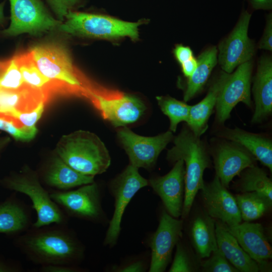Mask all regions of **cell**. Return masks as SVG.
<instances>
[{"instance_id": "obj_1", "label": "cell", "mask_w": 272, "mask_h": 272, "mask_svg": "<svg viewBox=\"0 0 272 272\" xmlns=\"http://www.w3.org/2000/svg\"><path fill=\"white\" fill-rule=\"evenodd\" d=\"M14 244L29 261L40 266L77 265L84 255L83 245L67 224L32 226L16 236Z\"/></svg>"}, {"instance_id": "obj_2", "label": "cell", "mask_w": 272, "mask_h": 272, "mask_svg": "<svg viewBox=\"0 0 272 272\" xmlns=\"http://www.w3.org/2000/svg\"><path fill=\"white\" fill-rule=\"evenodd\" d=\"M174 146L168 151L167 158L171 162L182 159L185 164L184 195L181 218L189 214L197 192L204 186L203 173L211 167L206 145L190 129L184 128L174 139Z\"/></svg>"}, {"instance_id": "obj_3", "label": "cell", "mask_w": 272, "mask_h": 272, "mask_svg": "<svg viewBox=\"0 0 272 272\" xmlns=\"http://www.w3.org/2000/svg\"><path fill=\"white\" fill-rule=\"evenodd\" d=\"M55 153L66 164L83 174L95 176L105 172L111 158L105 144L95 133L79 130L64 135Z\"/></svg>"}, {"instance_id": "obj_4", "label": "cell", "mask_w": 272, "mask_h": 272, "mask_svg": "<svg viewBox=\"0 0 272 272\" xmlns=\"http://www.w3.org/2000/svg\"><path fill=\"white\" fill-rule=\"evenodd\" d=\"M30 51L40 72L52 82L58 93L86 96L91 86L75 66L64 46L49 43Z\"/></svg>"}, {"instance_id": "obj_5", "label": "cell", "mask_w": 272, "mask_h": 272, "mask_svg": "<svg viewBox=\"0 0 272 272\" xmlns=\"http://www.w3.org/2000/svg\"><path fill=\"white\" fill-rule=\"evenodd\" d=\"M5 189L27 195L31 200L37 218L32 226L40 227L52 224H67L69 217L51 198L49 190L37 174L28 166L20 173H13L0 180Z\"/></svg>"}, {"instance_id": "obj_6", "label": "cell", "mask_w": 272, "mask_h": 272, "mask_svg": "<svg viewBox=\"0 0 272 272\" xmlns=\"http://www.w3.org/2000/svg\"><path fill=\"white\" fill-rule=\"evenodd\" d=\"M57 30L67 34L93 38L112 39L128 36L138 38L141 22H129L109 16L70 11ZM64 19V20H65Z\"/></svg>"}, {"instance_id": "obj_7", "label": "cell", "mask_w": 272, "mask_h": 272, "mask_svg": "<svg viewBox=\"0 0 272 272\" xmlns=\"http://www.w3.org/2000/svg\"><path fill=\"white\" fill-rule=\"evenodd\" d=\"M86 97L115 127H124L137 121L147 109L144 102L134 95L107 92L91 86Z\"/></svg>"}, {"instance_id": "obj_8", "label": "cell", "mask_w": 272, "mask_h": 272, "mask_svg": "<svg viewBox=\"0 0 272 272\" xmlns=\"http://www.w3.org/2000/svg\"><path fill=\"white\" fill-rule=\"evenodd\" d=\"M11 23L2 32L14 36L22 33L39 34L57 28L62 22L54 19L41 0H9Z\"/></svg>"}, {"instance_id": "obj_9", "label": "cell", "mask_w": 272, "mask_h": 272, "mask_svg": "<svg viewBox=\"0 0 272 272\" xmlns=\"http://www.w3.org/2000/svg\"><path fill=\"white\" fill-rule=\"evenodd\" d=\"M49 191L51 198L69 218L98 222L103 217L101 193L95 182L76 189Z\"/></svg>"}, {"instance_id": "obj_10", "label": "cell", "mask_w": 272, "mask_h": 272, "mask_svg": "<svg viewBox=\"0 0 272 272\" xmlns=\"http://www.w3.org/2000/svg\"><path fill=\"white\" fill-rule=\"evenodd\" d=\"M138 169L129 164L111 182L110 188L114 198V211L104 240L105 245L112 247L115 245L127 206L140 189L149 184L148 180L140 174Z\"/></svg>"}, {"instance_id": "obj_11", "label": "cell", "mask_w": 272, "mask_h": 272, "mask_svg": "<svg viewBox=\"0 0 272 272\" xmlns=\"http://www.w3.org/2000/svg\"><path fill=\"white\" fill-rule=\"evenodd\" d=\"M117 135L130 164L146 169L155 164L160 153L173 139L170 130L154 137H145L135 134L126 126L118 130Z\"/></svg>"}, {"instance_id": "obj_12", "label": "cell", "mask_w": 272, "mask_h": 272, "mask_svg": "<svg viewBox=\"0 0 272 272\" xmlns=\"http://www.w3.org/2000/svg\"><path fill=\"white\" fill-rule=\"evenodd\" d=\"M252 62L250 60L238 66L232 74H229L219 92L216 104L218 122L223 123L230 116L233 108L239 102L251 107V78Z\"/></svg>"}, {"instance_id": "obj_13", "label": "cell", "mask_w": 272, "mask_h": 272, "mask_svg": "<svg viewBox=\"0 0 272 272\" xmlns=\"http://www.w3.org/2000/svg\"><path fill=\"white\" fill-rule=\"evenodd\" d=\"M250 18L251 14L244 11L233 30L219 45L218 60L226 73L250 60L254 54V44L248 36Z\"/></svg>"}, {"instance_id": "obj_14", "label": "cell", "mask_w": 272, "mask_h": 272, "mask_svg": "<svg viewBox=\"0 0 272 272\" xmlns=\"http://www.w3.org/2000/svg\"><path fill=\"white\" fill-rule=\"evenodd\" d=\"M183 221L167 211L161 215L158 227L150 241L151 258L150 272H163L171 260L174 247L182 236Z\"/></svg>"}, {"instance_id": "obj_15", "label": "cell", "mask_w": 272, "mask_h": 272, "mask_svg": "<svg viewBox=\"0 0 272 272\" xmlns=\"http://www.w3.org/2000/svg\"><path fill=\"white\" fill-rule=\"evenodd\" d=\"M206 213L227 226L241 222L240 212L235 197L220 182L217 176L205 184L201 190Z\"/></svg>"}, {"instance_id": "obj_16", "label": "cell", "mask_w": 272, "mask_h": 272, "mask_svg": "<svg viewBox=\"0 0 272 272\" xmlns=\"http://www.w3.org/2000/svg\"><path fill=\"white\" fill-rule=\"evenodd\" d=\"M185 167L179 159L167 174L152 178L149 184L160 197L167 212L174 218L181 216L184 195Z\"/></svg>"}, {"instance_id": "obj_17", "label": "cell", "mask_w": 272, "mask_h": 272, "mask_svg": "<svg viewBox=\"0 0 272 272\" xmlns=\"http://www.w3.org/2000/svg\"><path fill=\"white\" fill-rule=\"evenodd\" d=\"M36 173L42 185L53 190L66 191L94 182V176L74 170L55 153L44 162Z\"/></svg>"}, {"instance_id": "obj_18", "label": "cell", "mask_w": 272, "mask_h": 272, "mask_svg": "<svg viewBox=\"0 0 272 272\" xmlns=\"http://www.w3.org/2000/svg\"><path fill=\"white\" fill-rule=\"evenodd\" d=\"M226 226L243 249L257 263L260 270L266 269L267 261L272 257V249L262 225L244 222Z\"/></svg>"}, {"instance_id": "obj_19", "label": "cell", "mask_w": 272, "mask_h": 272, "mask_svg": "<svg viewBox=\"0 0 272 272\" xmlns=\"http://www.w3.org/2000/svg\"><path fill=\"white\" fill-rule=\"evenodd\" d=\"M255 158L240 145L223 144L217 150L214 164L216 176L226 188L236 175L245 169L255 165Z\"/></svg>"}, {"instance_id": "obj_20", "label": "cell", "mask_w": 272, "mask_h": 272, "mask_svg": "<svg viewBox=\"0 0 272 272\" xmlns=\"http://www.w3.org/2000/svg\"><path fill=\"white\" fill-rule=\"evenodd\" d=\"M48 100L41 91L27 84L18 89L0 88V119L12 122L15 113L31 111Z\"/></svg>"}, {"instance_id": "obj_21", "label": "cell", "mask_w": 272, "mask_h": 272, "mask_svg": "<svg viewBox=\"0 0 272 272\" xmlns=\"http://www.w3.org/2000/svg\"><path fill=\"white\" fill-rule=\"evenodd\" d=\"M252 92L255 110L252 118L254 123H260L272 112V60L264 55L260 59L254 77Z\"/></svg>"}, {"instance_id": "obj_22", "label": "cell", "mask_w": 272, "mask_h": 272, "mask_svg": "<svg viewBox=\"0 0 272 272\" xmlns=\"http://www.w3.org/2000/svg\"><path fill=\"white\" fill-rule=\"evenodd\" d=\"M30 209L13 194L0 202V234L17 236L32 225Z\"/></svg>"}, {"instance_id": "obj_23", "label": "cell", "mask_w": 272, "mask_h": 272, "mask_svg": "<svg viewBox=\"0 0 272 272\" xmlns=\"http://www.w3.org/2000/svg\"><path fill=\"white\" fill-rule=\"evenodd\" d=\"M218 135L240 145L272 171V143L270 139L239 128H225L219 131Z\"/></svg>"}, {"instance_id": "obj_24", "label": "cell", "mask_w": 272, "mask_h": 272, "mask_svg": "<svg viewBox=\"0 0 272 272\" xmlns=\"http://www.w3.org/2000/svg\"><path fill=\"white\" fill-rule=\"evenodd\" d=\"M215 226L218 248L228 261L239 271H258L260 268L257 263L243 249L226 225L218 220Z\"/></svg>"}, {"instance_id": "obj_25", "label": "cell", "mask_w": 272, "mask_h": 272, "mask_svg": "<svg viewBox=\"0 0 272 272\" xmlns=\"http://www.w3.org/2000/svg\"><path fill=\"white\" fill-rule=\"evenodd\" d=\"M228 74L222 72L212 84L206 96L199 103L191 106L186 123L196 136L200 137L207 129L208 120L216 106L219 92Z\"/></svg>"}, {"instance_id": "obj_26", "label": "cell", "mask_w": 272, "mask_h": 272, "mask_svg": "<svg viewBox=\"0 0 272 272\" xmlns=\"http://www.w3.org/2000/svg\"><path fill=\"white\" fill-rule=\"evenodd\" d=\"M214 219L207 213L196 216L190 227V237L199 258H207L218 249Z\"/></svg>"}, {"instance_id": "obj_27", "label": "cell", "mask_w": 272, "mask_h": 272, "mask_svg": "<svg viewBox=\"0 0 272 272\" xmlns=\"http://www.w3.org/2000/svg\"><path fill=\"white\" fill-rule=\"evenodd\" d=\"M15 55L26 84L41 91L48 99L52 95L58 93L52 82L40 72L30 50Z\"/></svg>"}, {"instance_id": "obj_28", "label": "cell", "mask_w": 272, "mask_h": 272, "mask_svg": "<svg viewBox=\"0 0 272 272\" xmlns=\"http://www.w3.org/2000/svg\"><path fill=\"white\" fill-rule=\"evenodd\" d=\"M218 50L215 46L208 48L198 57L197 66L188 78L184 94V100L187 102L198 93L208 81L212 70L218 62Z\"/></svg>"}, {"instance_id": "obj_29", "label": "cell", "mask_w": 272, "mask_h": 272, "mask_svg": "<svg viewBox=\"0 0 272 272\" xmlns=\"http://www.w3.org/2000/svg\"><path fill=\"white\" fill-rule=\"evenodd\" d=\"M242 220L251 222L259 219L271 208L272 200L260 193L243 192L235 197Z\"/></svg>"}, {"instance_id": "obj_30", "label": "cell", "mask_w": 272, "mask_h": 272, "mask_svg": "<svg viewBox=\"0 0 272 272\" xmlns=\"http://www.w3.org/2000/svg\"><path fill=\"white\" fill-rule=\"evenodd\" d=\"M235 184V189L243 192L255 191L272 200V181L266 173L255 165L245 169Z\"/></svg>"}, {"instance_id": "obj_31", "label": "cell", "mask_w": 272, "mask_h": 272, "mask_svg": "<svg viewBox=\"0 0 272 272\" xmlns=\"http://www.w3.org/2000/svg\"><path fill=\"white\" fill-rule=\"evenodd\" d=\"M156 99L161 111L170 120L171 131L175 132L180 122H187L190 105L170 96H157Z\"/></svg>"}, {"instance_id": "obj_32", "label": "cell", "mask_w": 272, "mask_h": 272, "mask_svg": "<svg viewBox=\"0 0 272 272\" xmlns=\"http://www.w3.org/2000/svg\"><path fill=\"white\" fill-rule=\"evenodd\" d=\"M25 85L15 55L0 58V88L18 89Z\"/></svg>"}, {"instance_id": "obj_33", "label": "cell", "mask_w": 272, "mask_h": 272, "mask_svg": "<svg viewBox=\"0 0 272 272\" xmlns=\"http://www.w3.org/2000/svg\"><path fill=\"white\" fill-rule=\"evenodd\" d=\"M201 269L206 272H238L218 249L201 262Z\"/></svg>"}, {"instance_id": "obj_34", "label": "cell", "mask_w": 272, "mask_h": 272, "mask_svg": "<svg viewBox=\"0 0 272 272\" xmlns=\"http://www.w3.org/2000/svg\"><path fill=\"white\" fill-rule=\"evenodd\" d=\"M0 130L9 133L15 140L29 142L36 136L38 130L36 127H18L12 121L0 119Z\"/></svg>"}, {"instance_id": "obj_35", "label": "cell", "mask_w": 272, "mask_h": 272, "mask_svg": "<svg viewBox=\"0 0 272 272\" xmlns=\"http://www.w3.org/2000/svg\"><path fill=\"white\" fill-rule=\"evenodd\" d=\"M45 103L41 102L34 110L26 112H17L12 116V122L18 127L35 126L44 111Z\"/></svg>"}, {"instance_id": "obj_36", "label": "cell", "mask_w": 272, "mask_h": 272, "mask_svg": "<svg viewBox=\"0 0 272 272\" xmlns=\"http://www.w3.org/2000/svg\"><path fill=\"white\" fill-rule=\"evenodd\" d=\"M176 244V250L170 272H191L194 270L189 256L181 243Z\"/></svg>"}, {"instance_id": "obj_37", "label": "cell", "mask_w": 272, "mask_h": 272, "mask_svg": "<svg viewBox=\"0 0 272 272\" xmlns=\"http://www.w3.org/2000/svg\"><path fill=\"white\" fill-rule=\"evenodd\" d=\"M47 4L54 13L58 20L63 22L69 11L82 4L81 0H46Z\"/></svg>"}, {"instance_id": "obj_38", "label": "cell", "mask_w": 272, "mask_h": 272, "mask_svg": "<svg viewBox=\"0 0 272 272\" xmlns=\"http://www.w3.org/2000/svg\"><path fill=\"white\" fill-rule=\"evenodd\" d=\"M258 48L271 51L272 50V15L269 14L266 19V24L263 35L259 41Z\"/></svg>"}, {"instance_id": "obj_39", "label": "cell", "mask_w": 272, "mask_h": 272, "mask_svg": "<svg viewBox=\"0 0 272 272\" xmlns=\"http://www.w3.org/2000/svg\"><path fill=\"white\" fill-rule=\"evenodd\" d=\"M39 270L40 272H79L84 269L77 265L56 264L40 266Z\"/></svg>"}, {"instance_id": "obj_40", "label": "cell", "mask_w": 272, "mask_h": 272, "mask_svg": "<svg viewBox=\"0 0 272 272\" xmlns=\"http://www.w3.org/2000/svg\"><path fill=\"white\" fill-rule=\"evenodd\" d=\"M144 262L139 260L131 262L121 266H114L112 271L118 272H142L146 270Z\"/></svg>"}, {"instance_id": "obj_41", "label": "cell", "mask_w": 272, "mask_h": 272, "mask_svg": "<svg viewBox=\"0 0 272 272\" xmlns=\"http://www.w3.org/2000/svg\"><path fill=\"white\" fill-rule=\"evenodd\" d=\"M22 265L18 262L7 259L0 255V272H22Z\"/></svg>"}, {"instance_id": "obj_42", "label": "cell", "mask_w": 272, "mask_h": 272, "mask_svg": "<svg viewBox=\"0 0 272 272\" xmlns=\"http://www.w3.org/2000/svg\"><path fill=\"white\" fill-rule=\"evenodd\" d=\"M173 53L180 64L193 57V52L190 48L182 45H177L174 49Z\"/></svg>"}, {"instance_id": "obj_43", "label": "cell", "mask_w": 272, "mask_h": 272, "mask_svg": "<svg viewBox=\"0 0 272 272\" xmlns=\"http://www.w3.org/2000/svg\"><path fill=\"white\" fill-rule=\"evenodd\" d=\"M197 64V60L194 57L181 64L182 71L184 76L189 78L195 70Z\"/></svg>"}, {"instance_id": "obj_44", "label": "cell", "mask_w": 272, "mask_h": 272, "mask_svg": "<svg viewBox=\"0 0 272 272\" xmlns=\"http://www.w3.org/2000/svg\"><path fill=\"white\" fill-rule=\"evenodd\" d=\"M250 2L256 10H269L272 7V0H250Z\"/></svg>"}, {"instance_id": "obj_45", "label": "cell", "mask_w": 272, "mask_h": 272, "mask_svg": "<svg viewBox=\"0 0 272 272\" xmlns=\"http://www.w3.org/2000/svg\"><path fill=\"white\" fill-rule=\"evenodd\" d=\"M5 5V2H3L0 3V24H2L5 20V17L4 15Z\"/></svg>"}, {"instance_id": "obj_46", "label": "cell", "mask_w": 272, "mask_h": 272, "mask_svg": "<svg viewBox=\"0 0 272 272\" xmlns=\"http://www.w3.org/2000/svg\"><path fill=\"white\" fill-rule=\"evenodd\" d=\"M10 140V139L8 137L0 138V151L9 143Z\"/></svg>"}]
</instances>
